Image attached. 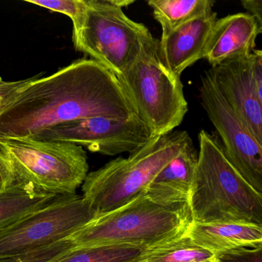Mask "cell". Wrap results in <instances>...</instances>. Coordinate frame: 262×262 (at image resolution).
<instances>
[{
  "label": "cell",
  "instance_id": "6da1fadb",
  "mask_svg": "<svg viewBox=\"0 0 262 262\" xmlns=\"http://www.w3.org/2000/svg\"><path fill=\"white\" fill-rule=\"evenodd\" d=\"M40 74L0 107V139H31L66 122L138 116L117 76L92 59Z\"/></svg>",
  "mask_w": 262,
  "mask_h": 262
},
{
  "label": "cell",
  "instance_id": "7a4b0ae2",
  "mask_svg": "<svg viewBox=\"0 0 262 262\" xmlns=\"http://www.w3.org/2000/svg\"><path fill=\"white\" fill-rule=\"evenodd\" d=\"M195 181L190 199L192 222H245L262 225V194L228 161L215 135L202 130Z\"/></svg>",
  "mask_w": 262,
  "mask_h": 262
},
{
  "label": "cell",
  "instance_id": "3957f363",
  "mask_svg": "<svg viewBox=\"0 0 262 262\" xmlns=\"http://www.w3.org/2000/svg\"><path fill=\"white\" fill-rule=\"evenodd\" d=\"M192 142L185 131L151 139L128 158L110 161L88 173L82 197L97 216L117 209L144 194L155 176Z\"/></svg>",
  "mask_w": 262,
  "mask_h": 262
},
{
  "label": "cell",
  "instance_id": "277c9868",
  "mask_svg": "<svg viewBox=\"0 0 262 262\" xmlns=\"http://www.w3.org/2000/svg\"><path fill=\"white\" fill-rule=\"evenodd\" d=\"M191 223L188 204L159 205L144 193L95 217L70 238L76 248L102 245L148 248L186 232Z\"/></svg>",
  "mask_w": 262,
  "mask_h": 262
},
{
  "label": "cell",
  "instance_id": "5b68a950",
  "mask_svg": "<svg viewBox=\"0 0 262 262\" xmlns=\"http://www.w3.org/2000/svg\"><path fill=\"white\" fill-rule=\"evenodd\" d=\"M118 79L153 139L171 133L182 124L188 111L183 84L180 76L167 67L159 39L153 37Z\"/></svg>",
  "mask_w": 262,
  "mask_h": 262
},
{
  "label": "cell",
  "instance_id": "8992f818",
  "mask_svg": "<svg viewBox=\"0 0 262 262\" xmlns=\"http://www.w3.org/2000/svg\"><path fill=\"white\" fill-rule=\"evenodd\" d=\"M0 151L10 165L15 183L43 194H75L88 174L86 152L73 144L0 139Z\"/></svg>",
  "mask_w": 262,
  "mask_h": 262
},
{
  "label": "cell",
  "instance_id": "52a82bcc",
  "mask_svg": "<svg viewBox=\"0 0 262 262\" xmlns=\"http://www.w3.org/2000/svg\"><path fill=\"white\" fill-rule=\"evenodd\" d=\"M152 38L146 26L132 20L112 0H85L82 25L73 35L76 50L117 77L133 65Z\"/></svg>",
  "mask_w": 262,
  "mask_h": 262
},
{
  "label": "cell",
  "instance_id": "ba28073f",
  "mask_svg": "<svg viewBox=\"0 0 262 262\" xmlns=\"http://www.w3.org/2000/svg\"><path fill=\"white\" fill-rule=\"evenodd\" d=\"M96 217L82 195H59L0 230V256L15 255L70 238Z\"/></svg>",
  "mask_w": 262,
  "mask_h": 262
},
{
  "label": "cell",
  "instance_id": "9c48e42d",
  "mask_svg": "<svg viewBox=\"0 0 262 262\" xmlns=\"http://www.w3.org/2000/svg\"><path fill=\"white\" fill-rule=\"evenodd\" d=\"M31 139L67 142L85 147L93 152L114 156L125 152L131 154L146 145L153 138L145 122L139 116H133L125 119H78L44 130Z\"/></svg>",
  "mask_w": 262,
  "mask_h": 262
},
{
  "label": "cell",
  "instance_id": "30bf717a",
  "mask_svg": "<svg viewBox=\"0 0 262 262\" xmlns=\"http://www.w3.org/2000/svg\"><path fill=\"white\" fill-rule=\"evenodd\" d=\"M200 99L221 138L228 161L254 189L262 194V144L228 105L207 73L202 77Z\"/></svg>",
  "mask_w": 262,
  "mask_h": 262
},
{
  "label": "cell",
  "instance_id": "8fae6325",
  "mask_svg": "<svg viewBox=\"0 0 262 262\" xmlns=\"http://www.w3.org/2000/svg\"><path fill=\"white\" fill-rule=\"evenodd\" d=\"M250 55L225 61L211 67L207 74L228 105L262 144V103L257 99L251 79Z\"/></svg>",
  "mask_w": 262,
  "mask_h": 262
},
{
  "label": "cell",
  "instance_id": "7c38bea8",
  "mask_svg": "<svg viewBox=\"0 0 262 262\" xmlns=\"http://www.w3.org/2000/svg\"><path fill=\"white\" fill-rule=\"evenodd\" d=\"M261 33L262 26L248 13H236L217 19L203 59L214 67L228 59L248 56L256 50V39Z\"/></svg>",
  "mask_w": 262,
  "mask_h": 262
},
{
  "label": "cell",
  "instance_id": "4fadbf2b",
  "mask_svg": "<svg viewBox=\"0 0 262 262\" xmlns=\"http://www.w3.org/2000/svg\"><path fill=\"white\" fill-rule=\"evenodd\" d=\"M217 19V13L211 12L162 36L159 39L161 53L167 67L176 76L181 77L187 68L203 59Z\"/></svg>",
  "mask_w": 262,
  "mask_h": 262
},
{
  "label": "cell",
  "instance_id": "5bb4252c",
  "mask_svg": "<svg viewBox=\"0 0 262 262\" xmlns=\"http://www.w3.org/2000/svg\"><path fill=\"white\" fill-rule=\"evenodd\" d=\"M197 165L198 151L191 142L155 176L144 193L159 205H189Z\"/></svg>",
  "mask_w": 262,
  "mask_h": 262
},
{
  "label": "cell",
  "instance_id": "9a60e30c",
  "mask_svg": "<svg viewBox=\"0 0 262 262\" xmlns=\"http://www.w3.org/2000/svg\"><path fill=\"white\" fill-rule=\"evenodd\" d=\"M188 234L194 243L217 257L239 248L262 246V225L245 222L192 223Z\"/></svg>",
  "mask_w": 262,
  "mask_h": 262
},
{
  "label": "cell",
  "instance_id": "2e32d148",
  "mask_svg": "<svg viewBox=\"0 0 262 262\" xmlns=\"http://www.w3.org/2000/svg\"><path fill=\"white\" fill-rule=\"evenodd\" d=\"M58 196L43 194L28 185L15 183L0 194V230L47 206Z\"/></svg>",
  "mask_w": 262,
  "mask_h": 262
},
{
  "label": "cell",
  "instance_id": "e0dca14e",
  "mask_svg": "<svg viewBox=\"0 0 262 262\" xmlns=\"http://www.w3.org/2000/svg\"><path fill=\"white\" fill-rule=\"evenodd\" d=\"M153 16L162 27V36L168 34L183 24L209 14L213 0H150Z\"/></svg>",
  "mask_w": 262,
  "mask_h": 262
},
{
  "label": "cell",
  "instance_id": "ac0fdd59",
  "mask_svg": "<svg viewBox=\"0 0 262 262\" xmlns=\"http://www.w3.org/2000/svg\"><path fill=\"white\" fill-rule=\"evenodd\" d=\"M214 257L212 253L194 243L187 231L145 248L136 262H204Z\"/></svg>",
  "mask_w": 262,
  "mask_h": 262
},
{
  "label": "cell",
  "instance_id": "d6986e66",
  "mask_svg": "<svg viewBox=\"0 0 262 262\" xmlns=\"http://www.w3.org/2000/svg\"><path fill=\"white\" fill-rule=\"evenodd\" d=\"M145 248L132 245L76 248L59 262H136Z\"/></svg>",
  "mask_w": 262,
  "mask_h": 262
},
{
  "label": "cell",
  "instance_id": "ffe728a7",
  "mask_svg": "<svg viewBox=\"0 0 262 262\" xmlns=\"http://www.w3.org/2000/svg\"><path fill=\"white\" fill-rule=\"evenodd\" d=\"M74 248L70 237L24 254L0 256V262H59Z\"/></svg>",
  "mask_w": 262,
  "mask_h": 262
},
{
  "label": "cell",
  "instance_id": "44dd1931",
  "mask_svg": "<svg viewBox=\"0 0 262 262\" xmlns=\"http://www.w3.org/2000/svg\"><path fill=\"white\" fill-rule=\"evenodd\" d=\"M26 2L70 17L73 24V35L80 29L85 13V0H27Z\"/></svg>",
  "mask_w": 262,
  "mask_h": 262
},
{
  "label": "cell",
  "instance_id": "7402d4cb",
  "mask_svg": "<svg viewBox=\"0 0 262 262\" xmlns=\"http://www.w3.org/2000/svg\"><path fill=\"white\" fill-rule=\"evenodd\" d=\"M216 257L219 262H262V246L231 250Z\"/></svg>",
  "mask_w": 262,
  "mask_h": 262
},
{
  "label": "cell",
  "instance_id": "603a6c76",
  "mask_svg": "<svg viewBox=\"0 0 262 262\" xmlns=\"http://www.w3.org/2000/svg\"><path fill=\"white\" fill-rule=\"evenodd\" d=\"M250 70L256 96L262 103V52L254 50L250 55Z\"/></svg>",
  "mask_w": 262,
  "mask_h": 262
},
{
  "label": "cell",
  "instance_id": "cb8c5ba5",
  "mask_svg": "<svg viewBox=\"0 0 262 262\" xmlns=\"http://www.w3.org/2000/svg\"><path fill=\"white\" fill-rule=\"evenodd\" d=\"M31 79L32 78L14 82H6L0 77V107L10 100L20 89L25 86Z\"/></svg>",
  "mask_w": 262,
  "mask_h": 262
},
{
  "label": "cell",
  "instance_id": "d4e9b609",
  "mask_svg": "<svg viewBox=\"0 0 262 262\" xmlns=\"http://www.w3.org/2000/svg\"><path fill=\"white\" fill-rule=\"evenodd\" d=\"M14 184V176L10 165L2 151H0V194L11 188Z\"/></svg>",
  "mask_w": 262,
  "mask_h": 262
},
{
  "label": "cell",
  "instance_id": "484cf974",
  "mask_svg": "<svg viewBox=\"0 0 262 262\" xmlns=\"http://www.w3.org/2000/svg\"><path fill=\"white\" fill-rule=\"evenodd\" d=\"M241 4L247 13L255 18L258 24L262 26V0H242Z\"/></svg>",
  "mask_w": 262,
  "mask_h": 262
},
{
  "label": "cell",
  "instance_id": "4316f807",
  "mask_svg": "<svg viewBox=\"0 0 262 262\" xmlns=\"http://www.w3.org/2000/svg\"><path fill=\"white\" fill-rule=\"evenodd\" d=\"M204 262H219L217 260V257H214V258L211 259V260H206V261Z\"/></svg>",
  "mask_w": 262,
  "mask_h": 262
}]
</instances>
